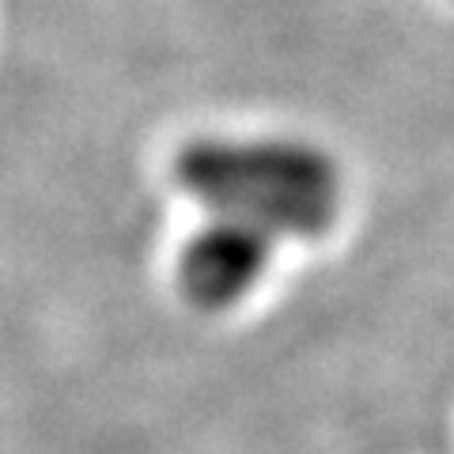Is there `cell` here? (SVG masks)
Here are the masks:
<instances>
[{
    "mask_svg": "<svg viewBox=\"0 0 454 454\" xmlns=\"http://www.w3.org/2000/svg\"><path fill=\"white\" fill-rule=\"evenodd\" d=\"M175 182L208 216H235L277 239L325 235L340 216L337 163L292 137H201L175 155Z\"/></svg>",
    "mask_w": 454,
    "mask_h": 454,
    "instance_id": "cell-1",
    "label": "cell"
},
{
    "mask_svg": "<svg viewBox=\"0 0 454 454\" xmlns=\"http://www.w3.org/2000/svg\"><path fill=\"white\" fill-rule=\"evenodd\" d=\"M273 254L277 235L265 227L235 216H208L178 254V288L193 307L227 310L265 280Z\"/></svg>",
    "mask_w": 454,
    "mask_h": 454,
    "instance_id": "cell-2",
    "label": "cell"
}]
</instances>
